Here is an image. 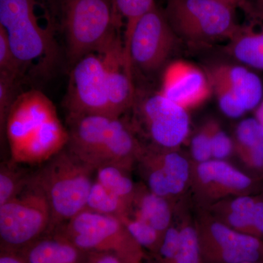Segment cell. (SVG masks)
I'll use <instances>...</instances> for the list:
<instances>
[{"instance_id": "6da1fadb", "label": "cell", "mask_w": 263, "mask_h": 263, "mask_svg": "<svg viewBox=\"0 0 263 263\" xmlns=\"http://www.w3.org/2000/svg\"><path fill=\"white\" fill-rule=\"evenodd\" d=\"M3 133L10 159L23 165H41L65 148L69 140L56 107L44 93L35 89L18 95Z\"/></svg>"}, {"instance_id": "7a4b0ae2", "label": "cell", "mask_w": 263, "mask_h": 263, "mask_svg": "<svg viewBox=\"0 0 263 263\" xmlns=\"http://www.w3.org/2000/svg\"><path fill=\"white\" fill-rule=\"evenodd\" d=\"M67 149L95 171L105 166L129 171L142 146L129 123L105 115L67 116Z\"/></svg>"}, {"instance_id": "3957f363", "label": "cell", "mask_w": 263, "mask_h": 263, "mask_svg": "<svg viewBox=\"0 0 263 263\" xmlns=\"http://www.w3.org/2000/svg\"><path fill=\"white\" fill-rule=\"evenodd\" d=\"M95 173L67 148L32 172L29 184L47 200L53 230L86 209Z\"/></svg>"}, {"instance_id": "277c9868", "label": "cell", "mask_w": 263, "mask_h": 263, "mask_svg": "<svg viewBox=\"0 0 263 263\" xmlns=\"http://www.w3.org/2000/svg\"><path fill=\"white\" fill-rule=\"evenodd\" d=\"M0 27L6 32L22 73L46 72L54 65L57 46L53 34L40 25L32 0H0Z\"/></svg>"}, {"instance_id": "5b68a950", "label": "cell", "mask_w": 263, "mask_h": 263, "mask_svg": "<svg viewBox=\"0 0 263 263\" xmlns=\"http://www.w3.org/2000/svg\"><path fill=\"white\" fill-rule=\"evenodd\" d=\"M162 10L180 41L193 46L227 42L238 24L235 10L219 0H166Z\"/></svg>"}, {"instance_id": "8992f818", "label": "cell", "mask_w": 263, "mask_h": 263, "mask_svg": "<svg viewBox=\"0 0 263 263\" xmlns=\"http://www.w3.org/2000/svg\"><path fill=\"white\" fill-rule=\"evenodd\" d=\"M54 230L86 252L116 254L129 263H141L143 249L119 218L84 209Z\"/></svg>"}, {"instance_id": "52a82bcc", "label": "cell", "mask_w": 263, "mask_h": 263, "mask_svg": "<svg viewBox=\"0 0 263 263\" xmlns=\"http://www.w3.org/2000/svg\"><path fill=\"white\" fill-rule=\"evenodd\" d=\"M113 0H65L64 24L67 54L72 64L102 51L117 34Z\"/></svg>"}, {"instance_id": "ba28073f", "label": "cell", "mask_w": 263, "mask_h": 263, "mask_svg": "<svg viewBox=\"0 0 263 263\" xmlns=\"http://www.w3.org/2000/svg\"><path fill=\"white\" fill-rule=\"evenodd\" d=\"M52 230L47 200L29 183L22 193L0 205L1 248L22 252Z\"/></svg>"}, {"instance_id": "9c48e42d", "label": "cell", "mask_w": 263, "mask_h": 263, "mask_svg": "<svg viewBox=\"0 0 263 263\" xmlns=\"http://www.w3.org/2000/svg\"><path fill=\"white\" fill-rule=\"evenodd\" d=\"M204 70L219 108L227 117L237 119L262 103L263 83L255 70L237 62H215Z\"/></svg>"}, {"instance_id": "30bf717a", "label": "cell", "mask_w": 263, "mask_h": 263, "mask_svg": "<svg viewBox=\"0 0 263 263\" xmlns=\"http://www.w3.org/2000/svg\"><path fill=\"white\" fill-rule=\"evenodd\" d=\"M179 41L163 10L155 5L137 22L124 44L133 68L153 73L169 63Z\"/></svg>"}, {"instance_id": "8fae6325", "label": "cell", "mask_w": 263, "mask_h": 263, "mask_svg": "<svg viewBox=\"0 0 263 263\" xmlns=\"http://www.w3.org/2000/svg\"><path fill=\"white\" fill-rule=\"evenodd\" d=\"M131 110L156 148L173 149L187 136L190 118L186 109L163 96L160 91L138 93Z\"/></svg>"}, {"instance_id": "7c38bea8", "label": "cell", "mask_w": 263, "mask_h": 263, "mask_svg": "<svg viewBox=\"0 0 263 263\" xmlns=\"http://www.w3.org/2000/svg\"><path fill=\"white\" fill-rule=\"evenodd\" d=\"M67 116L114 117L103 60L91 53L73 64L65 99Z\"/></svg>"}, {"instance_id": "4fadbf2b", "label": "cell", "mask_w": 263, "mask_h": 263, "mask_svg": "<svg viewBox=\"0 0 263 263\" xmlns=\"http://www.w3.org/2000/svg\"><path fill=\"white\" fill-rule=\"evenodd\" d=\"M199 238L202 259L209 263L262 262L263 243L255 235L214 223Z\"/></svg>"}, {"instance_id": "5bb4252c", "label": "cell", "mask_w": 263, "mask_h": 263, "mask_svg": "<svg viewBox=\"0 0 263 263\" xmlns=\"http://www.w3.org/2000/svg\"><path fill=\"white\" fill-rule=\"evenodd\" d=\"M98 54L103 60L114 117H122L133 108L137 95L130 57L117 34Z\"/></svg>"}, {"instance_id": "9a60e30c", "label": "cell", "mask_w": 263, "mask_h": 263, "mask_svg": "<svg viewBox=\"0 0 263 263\" xmlns=\"http://www.w3.org/2000/svg\"><path fill=\"white\" fill-rule=\"evenodd\" d=\"M160 92L186 110L202 105L213 93L205 70L183 60L170 62L164 67Z\"/></svg>"}, {"instance_id": "2e32d148", "label": "cell", "mask_w": 263, "mask_h": 263, "mask_svg": "<svg viewBox=\"0 0 263 263\" xmlns=\"http://www.w3.org/2000/svg\"><path fill=\"white\" fill-rule=\"evenodd\" d=\"M245 18L226 42L224 52L237 63L263 72V0L240 7Z\"/></svg>"}, {"instance_id": "e0dca14e", "label": "cell", "mask_w": 263, "mask_h": 263, "mask_svg": "<svg viewBox=\"0 0 263 263\" xmlns=\"http://www.w3.org/2000/svg\"><path fill=\"white\" fill-rule=\"evenodd\" d=\"M158 152L155 148L142 146L137 159L146 170L148 190L163 197L179 193L188 179L187 160L176 152Z\"/></svg>"}, {"instance_id": "ac0fdd59", "label": "cell", "mask_w": 263, "mask_h": 263, "mask_svg": "<svg viewBox=\"0 0 263 263\" xmlns=\"http://www.w3.org/2000/svg\"><path fill=\"white\" fill-rule=\"evenodd\" d=\"M29 263H87L88 252L52 230L22 251Z\"/></svg>"}, {"instance_id": "d6986e66", "label": "cell", "mask_w": 263, "mask_h": 263, "mask_svg": "<svg viewBox=\"0 0 263 263\" xmlns=\"http://www.w3.org/2000/svg\"><path fill=\"white\" fill-rule=\"evenodd\" d=\"M132 215L148 222L163 235L168 229L171 219V209L165 197L137 189L132 203Z\"/></svg>"}, {"instance_id": "ffe728a7", "label": "cell", "mask_w": 263, "mask_h": 263, "mask_svg": "<svg viewBox=\"0 0 263 263\" xmlns=\"http://www.w3.org/2000/svg\"><path fill=\"white\" fill-rule=\"evenodd\" d=\"M197 174L202 182L217 183L233 190H245L252 182L247 175L219 160L202 162L197 167Z\"/></svg>"}, {"instance_id": "44dd1931", "label": "cell", "mask_w": 263, "mask_h": 263, "mask_svg": "<svg viewBox=\"0 0 263 263\" xmlns=\"http://www.w3.org/2000/svg\"><path fill=\"white\" fill-rule=\"evenodd\" d=\"M235 138L240 149L255 167L263 166V125L257 118H247L238 124Z\"/></svg>"}, {"instance_id": "7402d4cb", "label": "cell", "mask_w": 263, "mask_h": 263, "mask_svg": "<svg viewBox=\"0 0 263 263\" xmlns=\"http://www.w3.org/2000/svg\"><path fill=\"white\" fill-rule=\"evenodd\" d=\"M86 209L121 219L130 214L132 205L95 180Z\"/></svg>"}, {"instance_id": "603a6c76", "label": "cell", "mask_w": 263, "mask_h": 263, "mask_svg": "<svg viewBox=\"0 0 263 263\" xmlns=\"http://www.w3.org/2000/svg\"><path fill=\"white\" fill-rule=\"evenodd\" d=\"M23 164L10 160L0 166V205L9 201L28 186L32 172L22 167Z\"/></svg>"}, {"instance_id": "cb8c5ba5", "label": "cell", "mask_w": 263, "mask_h": 263, "mask_svg": "<svg viewBox=\"0 0 263 263\" xmlns=\"http://www.w3.org/2000/svg\"><path fill=\"white\" fill-rule=\"evenodd\" d=\"M127 172L121 167L105 166L97 170L95 180L132 205L137 188Z\"/></svg>"}, {"instance_id": "d4e9b609", "label": "cell", "mask_w": 263, "mask_h": 263, "mask_svg": "<svg viewBox=\"0 0 263 263\" xmlns=\"http://www.w3.org/2000/svg\"><path fill=\"white\" fill-rule=\"evenodd\" d=\"M132 236L142 248L157 253L163 235L159 233L148 222L132 214L121 219Z\"/></svg>"}, {"instance_id": "484cf974", "label": "cell", "mask_w": 263, "mask_h": 263, "mask_svg": "<svg viewBox=\"0 0 263 263\" xmlns=\"http://www.w3.org/2000/svg\"><path fill=\"white\" fill-rule=\"evenodd\" d=\"M116 9L127 21L124 41L130 36L138 20L155 6V0H113Z\"/></svg>"}, {"instance_id": "4316f807", "label": "cell", "mask_w": 263, "mask_h": 263, "mask_svg": "<svg viewBox=\"0 0 263 263\" xmlns=\"http://www.w3.org/2000/svg\"><path fill=\"white\" fill-rule=\"evenodd\" d=\"M200 238L196 230L186 227L180 230L179 250L173 263H202Z\"/></svg>"}, {"instance_id": "83f0119b", "label": "cell", "mask_w": 263, "mask_h": 263, "mask_svg": "<svg viewBox=\"0 0 263 263\" xmlns=\"http://www.w3.org/2000/svg\"><path fill=\"white\" fill-rule=\"evenodd\" d=\"M255 205L256 202L249 197H240L233 200L228 217L230 226L240 230L252 228Z\"/></svg>"}, {"instance_id": "f1b7e54d", "label": "cell", "mask_w": 263, "mask_h": 263, "mask_svg": "<svg viewBox=\"0 0 263 263\" xmlns=\"http://www.w3.org/2000/svg\"><path fill=\"white\" fill-rule=\"evenodd\" d=\"M18 78L0 72V123L1 131H4L5 122L10 109L17 97L15 95Z\"/></svg>"}, {"instance_id": "f546056e", "label": "cell", "mask_w": 263, "mask_h": 263, "mask_svg": "<svg viewBox=\"0 0 263 263\" xmlns=\"http://www.w3.org/2000/svg\"><path fill=\"white\" fill-rule=\"evenodd\" d=\"M0 72L18 79L22 74L20 63L10 47L5 29L2 27H0Z\"/></svg>"}, {"instance_id": "4dcf8cb0", "label": "cell", "mask_w": 263, "mask_h": 263, "mask_svg": "<svg viewBox=\"0 0 263 263\" xmlns=\"http://www.w3.org/2000/svg\"><path fill=\"white\" fill-rule=\"evenodd\" d=\"M180 242V231L176 228H169L162 238L158 254L160 263H173L178 250Z\"/></svg>"}, {"instance_id": "1f68e13d", "label": "cell", "mask_w": 263, "mask_h": 263, "mask_svg": "<svg viewBox=\"0 0 263 263\" xmlns=\"http://www.w3.org/2000/svg\"><path fill=\"white\" fill-rule=\"evenodd\" d=\"M212 143V157L216 160H223L230 155L233 149V142L224 131L214 124H209Z\"/></svg>"}, {"instance_id": "d6a6232c", "label": "cell", "mask_w": 263, "mask_h": 263, "mask_svg": "<svg viewBox=\"0 0 263 263\" xmlns=\"http://www.w3.org/2000/svg\"><path fill=\"white\" fill-rule=\"evenodd\" d=\"M193 156L197 162H205L212 157V143L209 126L194 137L191 143Z\"/></svg>"}, {"instance_id": "836d02e7", "label": "cell", "mask_w": 263, "mask_h": 263, "mask_svg": "<svg viewBox=\"0 0 263 263\" xmlns=\"http://www.w3.org/2000/svg\"><path fill=\"white\" fill-rule=\"evenodd\" d=\"M87 263H129L116 254L107 252H88Z\"/></svg>"}, {"instance_id": "e575fe53", "label": "cell", "mask_w": 263, "mask_h": 263, "mask_svg": "<svg viewBox=\"0 0 263 263\" xmlns=\"http://www.w3.org/2000/svg\"><path fill=\"white\" fill-rule=\"evenodd\" d=\"M0 263H29L22 252L1 248Z\"/></svg>"}, {"instance_id": "d590c367", "label": "cell", "mask_w": 263, "mask_h": 263, "mask_svg": "<svg viewBox=\"0 0 263 263\" xmlns=\"http://www.w3.org/2000/svg\"><path fill=\"white\" fill-rule=\"evenodd\" d=\"M259 234L263 235V202H256L254 209L253 227Z\"/></svg>"}, {"instance_id": "8d00e7d4", "label": "cell", "mask_w": 263, "mask_h": 263, "mask_svg": "<svg viewBox=\"0 0 263 263\" xmlns=\"http://www.w3.org/2000/svg\"><path fill=\"white\" fill-rule=\"evenodd\" d=\"M219 1L235 10L237 8H240L242 5L245 4L247 0H219Z\"/></svg>"}, {"instance_id": "74e56055", "label": "cell", "mask_w": 263, "mask_h": 263, "mask_svg": "<svg viewBox=\"0 0 263 263\" xmlns=\"http://www.w3.org/2000/svg\"><path fill=\"white\" fill-rule=\"evenodd\" d=\"M256 118L263 125V100L260 105L256 109Z\"/></svg>"}, {"instance_id": "f35d334b", "label": "cell", "mask_w": 263, "mask_h": 263, "mask_svg": "<svg viewBox=\"0 0 263 263\" xmlns=\"http://www.w3.org/2000/svg\"><path fill=\"white\" fill-rule=\"evenodd\" d=\"M243 263H263L262 262H259V261H255V262H247Z\"/></svg>"}]
</instances>
